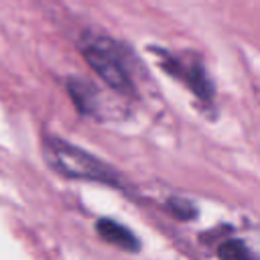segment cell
Instances as JSON below:
<instances>
[{
    "label": "cell",
    "mask_w": 260,
    "mask_h": 260,
    "mask_svg": "<svg viewBox=\"0 0 260 260\" xmlns=\"http://www.w3.org/2000/svg\"><path fill=\"white\" fill-rule=\"evenodd\" d=\"M43 152L47 162L61 175L71 179H85V181H100L108 185H118L120 177L118 173L108 167L98 156L89 154L87 150L57 138V136H45L43 140Z\"/></svg>",
    "instance_id": "cell-2"
},
{
    "label": "cell",
    "mask_w": 260,
    "mask_h": 260,
    "mask_svg": "<svg viewBox=\"0 0 260 260\" xmlns=\"http://www.w3.org/2000/svg\"><path fill=\"white\" fill-rule=\"evenodd\" d=\"M167 207H169V213L177 219H193L197 215V207L183 197H171L167 201Z\"/></svg>",
    "instance_id": "cell-7"
},
{
    "label": "cell",
    "mask_w": 260,
    "mask_h": 260,
    "mask_svg": "<svg viewBox=\"0 0 260 260\" xmlns=\"http://www.w3.org/2000/svg\"><path fill=\"white\" fill-rule=\"evenodd\" d=\"M79 53L83 55L85 63L100 75L106 85L122 95H134L136 87L128 69V61L124 55V47L114 41L112 37L98 35L85 30L77 41Z\"/></svg>",
    "instance_id": "cell-1"
},
{
    "label": "cell",
    "mask_w": 260,
    "mask_h": 260,
    "mask_svg": "<svg viewBox=\"0 0 260 260\" xmlns=\"http://www.w3.org/2000/svg\"><path fill=\"white\" fill-rule=\"evenodd\" d=\"M219 260H258L242 240H225L217 246Z\"/></svg>",
    "instance_id": "cell-6"
},
{
    "label": "cell",
    "mask_w": 260,
    "mask_h": 260,
    "mask_svg": "<svg viewBox=\"0 0 260 260\" xmlns=\"http://www.w3.org/2000/svg\"><path fill=\"white\" fill-rule=\"evenodd\" d=\"M67 91L75 104V108L81 114H93L98 108V91L91 83L83 79H69L67 81Z\"/></svg>",
    "instance_id": "cell-5"
},
{
    "label": "cell",
    "mask_w": 260,
    "mask_h": 260,
    "mask_svg": "<svg viewBox=\"0 0 260 260\" xmlns=\"http://www.w3.org/2000/svg\"><path fill=\"white\" fill-rule=\"evenodd\" d=\"M156 57H158V65L169 73L173 75L175 79H179L181 83H185L199 100L203 102H211L213 100V93H215V87H213V81L211 77L207 75L201 59L197 55H191V53H171V51H165V49H150Z\"/></svg>",
    "instance_id": "cell-3"
},
{
    "label": "cell",
    "mask_w": 260,
    "mask_h": 260,
    "mask_svg": "<svg viewBox=\"0 0 260 260\" xmlns=\"http://www.w3.org/2000/svg\"><path fill=\"white\" fill-rule=\"evenodd\" d=\"M95 230L98 234L112 246L120 248V250H126V252H138L140 248V242L138 238L122 223H118L116 219H110V217H102L98 223H95Z\"/></svg>",
    "instance_id": "cell-4"
}]
</instances>
